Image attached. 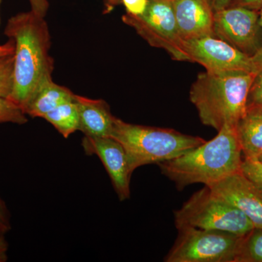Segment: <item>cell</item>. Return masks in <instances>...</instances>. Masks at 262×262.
<instances>
[{
  "label": "cell",
  "mask_w": 262,
  "mask_h": 262,
  "mask_svg": "<svg viewBox=\"0 0 262 262\" xmlns=\"http://www.w3.org/2000/svg\"><path fill=\"white\" fill-rule=\"evenodd\" d=\"M5 34L15 42L13 86L9 99L24 111L39 84L53 74L51 34L44 17L32 10L10 18Z\"/></svg>",
  "instance_id": "6da1fadb"
},
{
  "label": "cell",
  "mask_w": 262,
  "mask_h": 262,
  "mask_svg": "<svg viewBox=\"0 0 262 262\" xmlns=\"http://www.w3.org/2000/svg\"><path fill=\"white\" fill-rule=\"evenodd\" d=\"M241 155L236 127L227 125L211 141L158 165L162 173L182 190L194 184L210 187L239 171Z\"/></svg>",
  "instance_id": "7a4b0ae2"
},
{
  "label": "cell",
  "mask_w": 262,
  "mask_h": 262,
  "mask_svg": "<svg viewBox=\"0 0 262 262\" xmlns=\"http://www.w3.org/2000/svg\"><path fill=\"white\" fill-rule=\"evenodd\" d=\"M256 75L245 71L200 73L192 84L189 98L202 123L217 131L227 125L236 127L246 113Z\"/></svg>",
  "instance_id": "3957f363"
},
{
  "label": "cell",
  "mask_w": 262,
  "mask_h": 262,
  "mask_svg": "<svg viewBox=\"0 0 262 262\" xmlns=\"http://www.w3.org/2000/svg\"><path fill=\"white\" fill-rule=\"evenodd\" d=\"M111 137L123 146L131 173L143 165L178 158L206 140L173 129L128 123L115 117Z\"/></svg>",
  "instance_id": "277c9868"
},
{
  "label": "cell",
  "mask_w": 262,
  "mask_h": 262,
  "mask_svg": "<svg viewBox=\"0 0 262 262\" xmlns=\"http://www.w3.org/2000/svg\"><path fill=\"white\" fill-rule=\"evenodd\" d=\"M177 229L194 227L246 236L254 226L243 212L215 195L210 188L198 191L174 213Z\"/></svg>",
  "instance_id": "5b68a950"
},
{
  "label": "cell",
  "mask_w": 262,
  "mask_h": 262,
  "mask_svg": "<svg viewBox=\"0 0 262 262\" xmlns=\"http://www.w3.org/2000/svg\"><path fill=\"white\" fill-rule=\"evenodd\" d=\"M244 237L225 231L179 229L178 237L164 261L236 262Z\"/></svg>",
  "instance_id": "8992f818"
},
{
  "label": "cell",
  "mask_w": 262,
  "mask_h": 262,
  "mask_svg": "<svg viewBox=\"0 0 262 262\" xmlns=\"http://www.w3.org/2000/svg\"><path fill=\"white\" fill-rule=\"evenodd\" d=\"M122 19L150 46L165 50L176 61H189L184 51V40L179 34L172 0H148L143 14L135 16L126 13Z\"/></svg>",
  "instance_id": "52a82bcc"
},
{
  "label": "cell",
  "mask_w": 262,
  "mask_h": 262,
  "mask_svg": "<svg viewBox=\"0 0 262 262\" xmlns=\"http://www.w3.org/2000/svg\"><path fill=\"white\" fill-rule=\"evenodd\" d=\"M259 12L239 6H229L214 12L213 34L252 57L261 48Z\"/></svg>",
  "instance_id": "ba28073f"
},
{
  "label": "cell",
  "mask_w": 262,
  "mask_h": 262,
  "mask_svg": "<svg viewBox=\"0 0 262 262\" xmlns=\"http://www.w3.org/2000/svg\"><path fill=\"white\" fill-rule=\"evenodd\" d=\"M189 61L196 62L211 72L245 71L256 74L251 56L215 37L184 41Z\"/></svg>",
  "instance_id": "9c48e42d"
},
{
  "label": "cell",
  "mask_w": 262,
  "mask_h": 262,
  "mask_svg": "<svg viewBox=\"0 0 262 262\" xmlns=\"http://www.w3.org/2000/svg\"><path fill=\"white\" fill-rule=\"evenodd\" d=\"M82 146L86 154L96 155L102 162L120 201L129 199L132 173L122 144L112 137L84 136Z\"/></svg>",
  "instance_id": "30bf717a"
},
{
  "label": "cell",
  "mask_w": 262,
  "mask_h": 262,
  "mask_svg": "<svg viewBox=\"0 0 262 262\" xmlns=\"http://www.w3.org/2000/svg\"><path fill=\"white\" fill-rule=\"evenodd\" d=\"M208 187L243 212L254 228L262 229V189L241 170Z\"/></svg>",
  "instance_id": "8fae6325"
},
{
  "label": "cell",
  "mask_w": 262,
  "mask_h": 262,
  "mask_svg": "<svg viewBox=\"0 0 262 262\" xmlns=\"http://www.w3.org/2000/svg\"><path fill=\"white\" fill-rule=\"evenodd\" d=\"M172 3L183 40L214 37V12L208 0H172Z\"/></svg>",
  "instance_id": "7c38bea8"
},
{
  "label": "cell",
  "mask_w": 262,
  "mask_h": 262,
  "mask_svg": "<svg viewBox=\"0 0 262 262\" xmlns=\"http://www.w3.org/2000/svg\"><path fill=\"white\" fill-rule=\"evenodd\" d=\"M74 100L78 108L79 130L89 137H111L115 117L108 103L76 94Z\"/></svg>",
  "instance_id": "4fadbf2b"
},
{
  "label": "cell",
  "mask_w": 262,
  "mask_h": 262,
  "mask_svg": "<svg viewBox=\"0 0 262 262\" xmlns=\"http://www.w3.org/2000/svg\"><path fill=\"white\" fill-rule=\"evenodd\" d=\"M237 139L245 158L262 155V105L249 104L236 125Z\"/></svg>",
  "instance_id": "5bb4252c"
},
{
  "label": "cell",
  "mask_w": 262,
  "mask_h": 262,
  "mask_svg": "<svg viewBox=\"0 0 262 262\" xmlns=\"http://www.w3.org/2000/svg\"><path fill=\"white\" fill-rule=\"evenodd\" d=\"M74 97L75 94L70 89L53 82L52 75L48 76L39 84L24 112L33 118H42L61 103L73 101Z\"/></svg>",
  "instance_id": "9a60e30c"
},
{
  "label": "cell",
  "mask_w": 262,
  "mask_h": 262,
  "mask_svg": "<svg viewBox=\"0 0 262 262\" xmlns=\"http://www.w3.org/2000/svg\"><path fill=\"white\" fill-rule=\"evenodd\" d=\"M42 118L51 123L65 139L79 130L78 108L75 100L61 103Z\"/></svg>",
  "instance_id": "2e32d148"
},
{
  "label": "cell",
  "mask_w": 262,
  "mask_h": 262,
  "mask_svg": "<svg viewBox=\"0 0 262 262\" xmlns=\"http://www.w3.org/2000/svg\"><path fill=\"white\" fill-rule=\"evenodd\" d=\"M236 262H262V229L254 228L245 236Z\"/></svg>",
  "instance_id": "e0dca14e"
},
{
  "label": "cell",
  "mask_w": 262,
  "mask_h": 262,
  "mask_svg": "<svg viewBox=\"0 0 262 262\" xmlns=\"http://www.w3.org/2000/svg\"><path fill=\"white\" fill-rule=\"evenodd\" d=\"M14 53L0 56V97L9 98L13 91Z\"/></svg>",
  "instance_id": "ac0fdd59"
},
{
  "label": "cell",
  "mask_w": 262,
  "mask_h": 262,
  "mask_svg": "<svg viewBox=\"0 0 262 262\" xmlns=\"http://www.w3.org/2000/svg\"><path fill=\"white\" fill-rule=\"evenodd\" d=\"M6 122L24 125L28 119L23 110L11 100L0 97V123Z\"/></svg>",
  "instance_id": "d6986e66"
},
{
  "label": "cell",
  "mask_w": 262,
  "mask_h": 262,
  "mask_svg": "<svg viewBox=\"0 0 262 262\" xmlns=\"http://www.w3.org/2000/svg\"><path fill=\"white\" fill-rule=\"evenodd\" d=\"M241 171L262 189V163L258 159L245 158Z\"/></svg>",
  "instance_id": "ffe728a7"
},
{
  "label": "cell",
  "mask_w": 262,
  "mask_h": 262,
  "mask_svg": "<svg viewBox=\"0 0 262 262\" xmlns=\"http://www.w3.org/2000/svg\"><path fill=\"white\" fill-rule=\"evenodd\" d=\"M249 104L262 105V70L255 77L250 90L248 98V105Z\"/></svg>",
  "instance_id": "44dd1931"
},
{
  "label": "cell",
  "mask_w": 262,
  "mask_h": 262,
  "mask_svg": "<svg viewBox=\"0 0 262 262\" xmlns=\"http://www.w3.org/2000/svg\"><path fill=\"white\" fill-rule=\"evenodd\" d=\"M127 14L140 15L144 13L148 5V0H122Z\"/></svg>",
  "instance_id": "7402d4cb"
},
{
  "label": "cell",
  "mask_w": 262,
  "mask_h": 262,
  "mask_svg": "<svg viewBox=\"0 0 262 262\" xmlns=\"http://www.w3.org/2000/svg\"><path fill=\"white\" fill-rule=\"evenodd\" d=\"M10 215L4 201L0 196V234L8 233L11 230Z\"/></svg>",
  "instance_id": "603a6c76"
},
{
  "label": "cell",
  "mask_w": 262,
  "mask_h": 262,
  "mask_svg": "<svg viewBox=\"0 0 262 262\" xmlns=\"http://www.w3.org/2000/svg\"><path fill=\"white\" fill-rule=\"evenodd\" d=\"M229 6L244 7L259 12L262 9V0H233Z\"/></svg>",
  "instance_id": "cb8c5ba5"
},
{
  "label": "cell",
  "mask_w": 262,
  "mask_h": 262,
  "mask_svg": "<svg viewBox=\"0 0 262 262\" xmlns=\"http://www.w3.org/2000/svg\"><path fill=\"white\" fill-rule=\"evenodd\" d=\"M29 2L32 7L31 10L36 14L46 18L48 8H49L48 0H29Z\"/></svg>",
  "instance_id": "d4e9b609"
},
{
  "label": "cell",
  "mask_w": 262,
  "mask_h": 262,
  "mask_svg": "<svg viewBox=\"0 0 262 262\" xmlns=\"http://www.w3.org/2000/svg\"><path fill=\"white\" fill-rule=\"evenodd\" d=\"M258 22H259L260 27L262 29V9L259 11V18H258ZM252 61L254 63L255 68H256V73H258L260 71L262 70V46L257 51L256 54L253 55L252 57Z\"/></svg>",
  "instance_id": "484cf974"
},
{
  "label": "cell",
  "mask_w": 262,
  "mask_h": 262,
  "mask_svg": "<svg viewBox=\"0 0 262 262\" xmlns=\"http://www.w3.org/2000/svg\"><path fill=\"white\" fill-rule=\"evenodd\" d=\"M8 248H9V245L5 239V235L0 234V262L8 261Z\"/></svg>",
  "instance_id": "4316f807"
},
{
  "label": "cell",
  "mask_w": 262,
  "mask_h": 262,
  "mask_svg": "<svg viewBox=\"0 0 262 262\" xmlns=\"http://www.w3.org/2000/svg\"><path fill=\"white\" fill-rule=\"evenodd\" d=\"M233 0H208L213 12L227 8Z\"/></svg>",
  "instance_id": "83f0119b"
},
{
  "label": "cell",
  "mask_w": 262,
  "mask_h": 262,
  "mask_svg": "<svg viewBox=\"0 0 262 262\" xmlns=\"http://www.w3.org/2000/svg\"><path fill=\"white\" fill-rule=\"evenodd\" d=\"M15 52V42L12 39L4 45H0V56L12 54Z\"/></svg>",
  "instance_id": "f1b7e54d"
},
{
  "label": "cell",
  "mask_w": 262,
  "mask_h": 262,
  "mask_svg": "<svg viewBox=\"0 0 262 262\" xmlns=\"http://www.w3.org/2000/svg\"><path fill=\"white\" fill-rule=\"evenodd\" d=\"M258 160H259V161L262 163V155L261 157H259V158H258Z\"/></svg>",
  "instance_id": "f546056e"
},
{
  "label": "cell",
  "mask_w": 262,
  "mask_h": 262,
  "mask_svg": "<svg viewBox=\"0 0 262 262\" xmlns=\"http://www.w3.org/2000/svg\"><path fill=\"white\" fill-rule=\"evenodd\" d=\"M1 1H2V0H0V4H1Z\"/></svg>",
  "instance_id": "4dcf8cb0"
}]
</instances>
